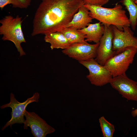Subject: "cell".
I'll return each mask as SVG.
<instances>
[{
	"mask_svg": "<svg viewBox=\"0 0 137 137\" xmlns=\"http://www.w3.org/2000/svg\"><path fill=\"white\" fill-rule=\"evenodd\" d=\"M84 4L83 0H41L34 17L31 36L61 31Z\"/></svg>",
	"mask_w": 137,
	"mask_h": 137,
	"instance_id": "cell-1",
	"label": "cell"
},
{
	"mask_svg": "<svg viewBox=\"0 0 137 137\" xmlns=\"http://www.w3.org/2000/svg\"><path fill=\"white\" fill-rule=\"evenodd\" d=\"M84 6L89 11V15L102 24L114 26L121 30L125 26H130L129 19L122 6L118 3L112 8H108L97 5L84 4Z\"/></svg>",
	"mask_w": 137,
	"mask_h": 137,
	"instance_id": "cell-2",
	"label": "cell"
},
{
	"mask_svg": "<svg viewBox=\"0 0 137 137\" xmlns=\"http://www.w3.org/2000/svg\"><path fill=\"white\" fill-rule=\"evenodd\" d=\"M23 21L22 18L18 15L15 18L7 15L0 20V34L3 35L2 40L13 43L20 56L26 54L21 45L26 42L22 29Z\"/></svg>",
	"mask_w": 137,
	"mask_h": 137,
	"instance_id": "cell-3",
	"label": "cell"
},
{
	"mask_svg": "<svg viewBox=\"0 0 137 137\" xmlns=\"http://www.w3.org/2000/svg\"><path fill=\"white\" fill-rule=\"evenodd\" d=\"M137 52L136 48L128 47L108 60L104 66L109 71L113 77L126 74Z\"/></svg>",
	"mask_w": 137,
	"mask_h": 137,
	"instance_id": "cell-4",
	"label": "cell"
},
{
	"mask_svg": "<svg viewBox=\"0 0 137 137\" xmlns=\"http://www.w3.org/2000/svg\"><path fill=\"white\" fill-rule=\"evenodd\" d=\"M40 97L39 94L38 92H35L32 96L28 98L24 102H21L16 99L14 94L11 93L10 94V102L0 106L2 109L7 107H10L12 109L11 118L2 127V130L4 131L9 126L11 128L12 126L15 124H24L25 120L24 118V113L26 107L31 103L38 102Z\"/></svg>",
	"mask_w": 137,
	"mask_h": 137,
	"instance_id": "cell-5",
	"label": "cell"
},
{
	"mask_svg": "<svg viewBox=\"0 0 137 137\" xmlns=\"http://www.w3.org/2000/svg\"><path fill=\"white\" fill-rule=\"evenodd\" d=\"M79 62L88 70L89 74L86 78L93 85L103 86L110 83L113 77L109 71L104 65L99 63L95 59Z\"/></svg>",
	"mask_w": 137,
	"mask_h": 137,
	"instance_id": "cell-6",
	"label": "cell"
},
{
	"mask_svg": "<svg viewBox=\"0 0 137 137\" xmlns=\"http://www.w3.org/2000/svg\"><path fill=\"white\" fill-rule=\"evenodd\" d=\"M99 42L90 44L85 41L71 44L62 52L69 57L79 62L84 61L96 57Z\"/></svg>",
	"mask_w": 137,
	"mask_h": 137,
	"instance_id": "cell-7",
	"label": "cell"
},
{
	"mask_svg": "<svg viewBox=\"0 0 137 137\" xmlns=\"http://www.w3.org/2000/svg\"><path fill=\"white\" fill-rule=\"evenodd\" d=\"M24 114L26 118L24 124V129H27L29 127L34 137H45L47 134L55 131L54 128L35 112H28L25 110Z\"/></svg>",
	"mask_w": 137,
	"mask_h": 137,
	"instance_id": "cell-8",
	"label": "cell"
},
{
	"mask_svg": "<svg viewBox=\"0 0 137 137\" xmlns=\"http://www.w3.org/2000/svg\"><path fill=\"white\" fill-rule=\"evenodd\" d=\"M110 83L123 97L137 101V81L129 78L126 74L113 77Z\"/></svg>",
	"mask_w": 137,
	"mask_h": 137,
	"instance_id": "cell-9",
	"label": "cell"
},
{
	"mask_svg": "<svg viewBox=\"0 0 137 137\" xmlns=\"http://www.w3.org/2000/svg\"><path fill=\"white\" fill-rule=\"evenodd\" d=\"M112 27L114 35L113 50L115 55L129 47L137 49V37L134 36V33L129 26H124L123 30L114 26H112Z\"/></svg>",
	"mask_w": 137,
	"mask_h": 137,
	"instance_id": "cell-10",
	"label": "cell"
},
{
	"mask_svg": "<svg viewBox=\"0 0 137 137\" xmlns=\"http://www.w3.org/2000/svg\"><path fill=\"white\" fill-rule=\"evenodd\" d=\"M105 30L100 41L95 58L100 65L104 66L106 61L115 55L113 50V33L112 26L104 25Z\"/></svg>",
	"mask_w": 137,
	"mask_h": 137,
	"instance_id": "cell-11",
	"label": "cell"
},
{
	"mask_svg": "<svg viewBox=\"0 0 137 137\" xmlns=\"http://www.w3.org/2000/svg\"><path fill=\"white\" fill-rule=\"evenodd\" d=\"M84 5L79 8L66 27L79 30L86 27L92 22L93 19L89 15V11Z\"/></svg>",
	"mask_w": 137,
	"mask_h": 137,
	"instance_id": "cell-12",
	"label": "cell"
},
{
	"mask_svg": "<svg viewBox=\"0 0 137 137\" xmlns=\"http://www.w3.org/2000/svg\"><path fill=\"white\" fill-rule=\"evenodd\" d=\"M78 30L85 35V41L97 43L99 42L104 33L105 28L104 25L99 22L90 23L87 27Z\"/></svg>",
	"mask_w": 137,
	"mask_h": 137,
	"instance_id": "cell-13",
	"label": "cell"
},
{
	"mask_svg": "<svg viewBox=\"0 0 137 137\" xmlns=\"http://www.w3.org/2000/svg\"><path fill=\"white\" fill-rule=\"evenodd\" d=\"M44 35V40L46 42L50 44L52 50L59 48L64 49L71 44L60 31L49 33Z\"/></svg>",
	"mask_w": 137,
	"mask_h": 137,
	"instance_id": "cell-14",
	"label": "cell"
},
{
	"mask_svg": "<svg viewBox=\"0 0 137 137\" xmlns=\"http://www.w3.org/2000/svg\"><path fill=\"white\" fill-rule=\"evenodd\" d=\"M60 31L63 35L70 44L85 41V35L75 29L66 27Z\"/></svg>",
	"mask_w": 137,
	"mask_h": 137,
	"instance_id": "cell-15",
	"label": "cell"
},
{
	"mask_svg": "<svg viewBox=\"0 0 137 137\" xmlns=\"http://www.w3.org/2000/svg\"><path fill=\"white\" fill-rule=\"evenodd\" d=\"M135 0H121L119 2L124 6L129 14V21L132 29L135 30L137 24V4Z\"/></svg>",
	"mask_w": 137,
	"mask_h": 137,
	"instance_id": "cell-16",
	"label": "cell"
},
{
	"mask_svg": "<svg viewBox=\"0 0 137 137\" xmlns=\"http://www.w3.org/2000/svg\"><path fill=\"white\" fill-rule=\"evenodd\" d=\"M101 131L104 137H112L115 131L114 125L108 121L104 116L99 119Z\"/></svg>",
	"mask_w": 137,
	"mask_h": 137,
	"instance_id": "cell-17",
	"label": "cell"
},
{
	"mask_svg": "<svg viewBox=\"0 0 137 137\" xmlns=\"http://www.w3.org/2000/svg\"><path fill=\"white\" fill-rule=\"evenodd\" d=\"M31 0H12V5L14 8H26L30 5Z\"/></svg>",
	"mask_w": 137,
	"mask_h": 137,
	"instance_id": "cell-18",
	"label": "cell"
},
{
	"mask_svg": "<svg viewBox=\"0 0 137 137\" xmlns=\"http://www.w3.org/2000/svg\"><path fill=\"white\" fill-rule=\"evenodd\" d=\"M84 4L102 6L107 4L109 0H83Z\"/></svg>",
	"mask_w": 137,
	"mask_h": 137,
	"instance_id": "cell-19",
	"label": "cell"
},
{
	"mask_svg": "<svg viewBox=\"0 0 137 137\" xmlns=\"http://www.w3.org/2000/svg\"><path fill=\"white\" fill-rule=\"evenodd\" d=\"M12 3V0H0V8L2 10L6 5Z\"/></svg>",
	"mask_w": 137,
	"mask_h": 137,
	"instance_id": "cell-20",
	"label": "cell"
},
{
	"mask_svg": "<svg viewBox=\"0 0 137 137\" xmlns=\"http://www.w3.org/2000/svg\"><path fill=\"white\" fill-rule=\"evenodd\" d=\"M131 115L133 117H135L137 116V109L132 111Z\"/></svg>",
	"mask_w": 137,
	"mask_h": 137,
	"instance_id": "cell-21",
	"label": "cell"
},
{
	"mask_svg": "<svg viewBox=\"0 0 137 137\" xmlns=\"http://www.w3.org/2000/svg\"><path fill=\"white\" fill-rule=\"evenodd\" d=\"M135 2L136 4H137V0H135Z\"/></svg>",
	"mask_w": 137,
	"mask_h": 137,
	"instance_id": "cell-22",
	"label": "cell"
}]
</instances>
